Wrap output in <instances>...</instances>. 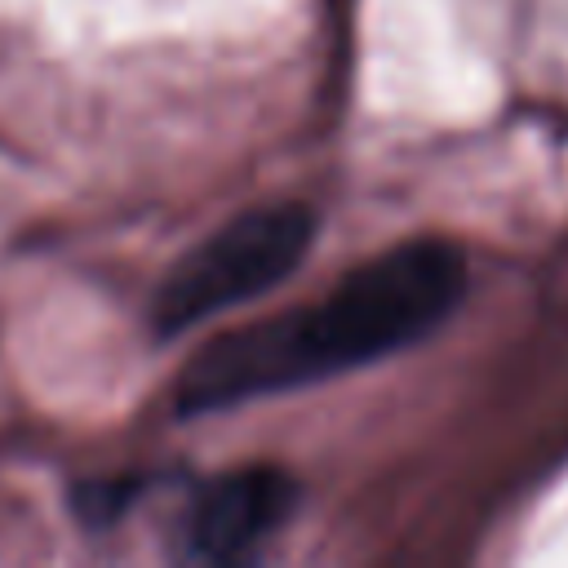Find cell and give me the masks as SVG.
I'll use <instances>...</instances> for the list:
<instances>
[{
    "label": "cell",
    "instance_id": "6da1fadb",
    "mask_svg": "<svg viewBox=\"0 0 568 568\" xmlns=\"http://www.w3.org/2000/svg\"><path fill=\"white\" fill-rule=\"evenodd\" d=\"M466 293V257L448 240H408L342 275L320 302L213 337L178 377V413H213L324 382L422 342Z\"/></svg>",
    "mask_w": 568,
    "mask_h": 568
},
{
    "label": "cell",
    "instance_id": "7a4b0ae2",
    "mask_svg": "<svg viewBox=\"0 0 568 568\" xmlns=\"http://www.w3.org/2000/svg\"><path fill=\"white\" fill-rule=\"evenodd\" d=\"M311 240L315 213L306 204H266L231 217L164 275L151 306L155 328L182 333L217 311H231L275 288L306 257Z\"/></svg>",
    "mask_w": 568,
    "mask_h": 568
},
{
    "label": "cell",
    "instance_id": "3957f363",
    "mask_svg": "<svg viewBox=\"0 0 568 568\" xmlns=\"http://www.w3.org/2000/svg\"><path fill=\"white\" fill-rule=\"evenodd\" d=\"M293 501H297V488L275 466H244V470L217 475L195 493L186 510V524H182L186 555L213 559V564L244 559L271 537V528L288 519Z\"/></svg>",
    "mask_w": 568,
    "mask_h": 568
},
{
    "label": "cell",
    "instance_id": "277c9868",
    "mask_svg": "<svg viewBox=\"0 0 568 568\" xmlns=\"http://www.w3.org/2000/svg\"><path fill=\"white\" fill-rule=\"evenodd\" d=\"M138 493V484H89V488H80L75 493V506L93 519V524H102V519H115L120 515V506H129V497Z\"/></svg>",
    "mask_w": 568,
    "mask_h": 568
}]
</instances>
